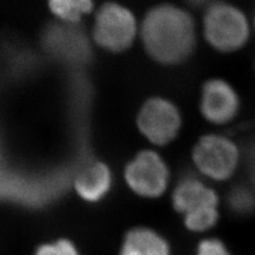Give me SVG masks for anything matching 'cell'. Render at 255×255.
<instances>
[{"label": "cell", "mask_w": 255, "mask_h": 255, "mask_svg": "<svg viewBox=\"0 0 255 255\" xmlns=\"http://www.w3.org/2000/svg\"><path fill=\"white\" fill-rule=\"evenodd\" d=\"M43 45L57 60L80 65L91 57V48L86 36L75 23H55L48 27L43 35Z\"/></svg>", "instance_id": "obj_8"}, {"label": "cell", "mask_w": 255, "mask_h": 255, "mask_svg": "<svg viewBox=\"0 0 255 255\" xmlns=\"http://www.w3.org/2000/svg\"><path fill=\"white\" fill-rule=\"evenodd\" d=\"M50 10L63 22L76 23L93 6L92 0H49Z\"/></svg>", "instance_id": "obj_12"}, {"label": "cell", "mask_w": 255, "mask_h": 255, "mask_svg": "<svg viewBox=\"0 0 255 255\" xmlns=\"http://www.w3.org/2000/svg\"><path fill=\"white\" fill-rule=\"evenodd\" d=\"M186 1L194 7H203V9H206L207 6L216 3L220 1V0H186Z\"/></svg>", "instance_id": "obj_18"}, {"label": "cell", "mask_w": 255, "mask_h": 255, "mask_svg": "<svg viewBox=\"0 0 255 255\" xmlns=\"http://www.w3.org/2000/svg\"><path fill=\"white\" fill-rule=\"evenodd\" d=\"M35 255H79L74 245L65 239L54 244L44 245L36 251Z\"/></svg>", "instance_id": "obj_16"}, {"label": "cell", "mask_w": 255, "mask_h": 255, "mask_svg": "<svg viewBox=\"0 0 255 255\" xmlns=\"http://www.w3.org/2000/svg\"><path fill=\"white\" fill-rule=\"evenodd\" d=\"M245 159L250 186L255 190V141L251 142L248 149H247Z\"/></svg>", "instance_id": "obj_17"}, {"label": "cell", "mask_w": 255, "mask_h": 255, "mask_svg": "<svg viewBox=\"0 0 255 255\" xmlns=\"http://www.w3.org/2000/svg\"><path fill=\"white\" fill-rule=\"evenodd\" d=\"M191 159L203 178L214 182L230 180L242 162L237 143L221 133H209L199 137L191 150Z\"/></svg>", "instance_id": "obj_3"}, {"label": "cell", "mask_w": 255, "mask_h": 255, "mask_svg": "<svg viewBox=\"0 0 255 255\" xmlns=\"http://www.w3.org/2000/svg\"><path fill=\"white\" fill-rule=\"evenodd\" d=\"M219 216V206H210L183 216V223L189 232L204 233L217 225Z\"/></svg>", "instance_id": "obj_14"}, {"label": "cell", "mask_w": 255, "mask_h": 255, "mask_svg": "<svg viewBox=\"0 0 255 255\" xmlns=\"http://www.w3.org/2000/svg\"><path fill=\"white\" fill-rule=\"evenodd\" d=\"M199 109L207 123L225 126L237 117L241 98L235 87L226 79L211 78L201 87Z\"/></svg>", "instance_id": "obj_7"}, {"label": "cell", "mask_w": 255, "mask_h": 255, "mask_svg": "<svg viewBox=\"0 0 255 255\" xmlns=\"http://www.w3.org/2000/svg\"><path fill=\"white\" fill-rule=\"evenodd\" d=\"M136 123L139 132L150 143L165 147L178 138L183 127V116L172 100L154 96L143 102Z\"/></svg>", "instance_id": "obj_4"}, {"label": "cell", "mask_w": 255, "mask_h": 255, "mask_svg": "<svg viewBox=\"0 0 255 255\" xmlns=\"http://www.w3.org/2000/svg\"><path fill=\"white\" fill-rule=\"evenodd\" d=\"M94 38L103 49L123 52L134 43L139 27L134 14L128 7L116 3L103 4L96 15Z\"/></svg>", "instance_id": "obj_5"}, {"label": "cell", "mask_w": 255, "mask_h": 255, "mask_svg": "<svg viewBox=\"0 0 255 255\" xmlns=\"http://www.w3.org/2000/svg\"><path fill=\"white\" fill-rule=\"evenodd\" d=\"M171 204L174 211L183 217L205 207L219 206V197L216 190L207 185L204 180L187 174L173 187Z\"/></svg>", "instance_id": "obj_9"}, {"label": "cell", "mask_w": 255, "mask_h": 255, "mask_svg": "<svg viewBox=\"0 0 255 255\" xmlns=\"http://www.w3.org/2000/svg\"><path fill=\"white\" fill-rule=\"evenodd\" d=\"M121 255H172L171 246L165 236L153 229L138 227L127 233Z\"/></svg>", "instance_id": "obj_10"}, {"label": "cell", "mask_w": 255, "mask_h": 255, "mask_svg": "<svg viewBox=\"0 0 255 255\" xmlns=\"http://www.w3.org/2000/svg\"><path fill=\"white\" fill-rule=\"evenodd\" d=\"M112 185V174L108 166L100 162L86 165L75 179L77 193L87 201H98Z\"/></svg>", "instance_id": "obj_11"}, {"label": "cell", "mask_w": 255, "mask_h": 255, "mask_svg": "<svg viewBox=\"0 0 255 255\" xmlns=\"http://www.w3.org/2000/svg\"><path fill=\"white\" fill-rule=\"evenodd\" d=\"M139 35L145 51L163 66H178L194 54L197 42L196 21L186 9L164 2L143 16Z\"/></svg>", "instance_id": "obj_1"}, {"label": "cell", "mask_w": 255, "mask_h": 255, "mask_svg": "<svg viewBox=\"0 0 255 255\" xmlns=\"http://www.w3.org/2000/svg\"><path fill=\"white\" fill-rule=\"evenodd\" d=\"M195 255H232L227 245L216 237L205 238L198 244Z\"/></svg>", "instance_id": "obj_15"}, {"label": "cell", "mask_w": 255, "mask_h": 255, "mask_svg": "<svg viewBox=\"0 0 255 255\" xmlns=\"http://www.w3.org/2000/svg\"><path fill=\"white\" fill-rule=\"evenodd\" d=\"M227 203L232 213L248 216L255 212V190L250 185H236L228 194Z\"/></svg>", "instance_id": "obj_13"}, {"label": "cell", "mask_w": 255, "mask_h": 255, "mask_svg": "<svg viewBox=\"0 0 255 255\" xmlns=\"http://www.w3.org/2000/svg\"><path fill=\"white\" fill-rule=\"evenodd\" d=\"M251 30L249 18L235 4L220 0L203 13V37L212 49L220 53L242 50L249 42Z\"/></svg>", "instance_id": "obj_2"}, {"label": "cell", "mask_w": 255, "mask_h": 255, "mask_svg": "<svg viewBox=\"0 0 255 255\" xmlns=\"http://www.w3.org/2000/svg\"><path fill=\"white\" fill-rule=\"evenodd\" d=\"M170 178L166 159L152 149L140 151L125 169L128 186L142 198L155 199L163 196L169 187Z\"/></svg>", "instance_id": "obj_6"}, {"label": "cell", "mask_w": 255, "mask_h": 255, "mask_svg": "<svg viewBox=\"0 0 255 255\" xmlns=\"http://www.w3.org/2000/svg\"><path fill=\"white\" fill-rule=\"evenodd\" d=\"M253 27H254V30H255V13H254V19H253Z\"/></svg>", "instance_id": "obj_19"}]
</instances>
